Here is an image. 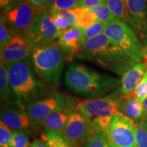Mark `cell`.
<instances>
[{"label":"cell","instance_id":"cell-1","mask_svg":"<svg viewBox=\"0 0 147 147\" xmlns=\"http://www.w3.org/2000/svg\"><path fill=\"white\" fill-rule=\"evenodd\" d=\"M119 82L115 77L77 62L69 64L64 76V83L69 91L90 99L104 94Z\"/></svg>","mask_w":147,"mask_h":147},{"label":"cell","instance_id":"cell-2","mask_svg":"<svg viewBox=\"0 0 147 147\" xmlns=\"http://www.w3.org/2000/svg\"><path fill=\"white\" fill-rule=\"evenodd\" d=\"M77 58L94 63L118 75L123 74L136 65L104 33L84 42L81 54Z\"/></svg>","mask_w":147,"mask_h":147},{"label":"cell","instance_id":"cell-3","mask_svg":"<svg viewBox=\"0 0 147 147\" xmlns=\"http://www.w3.org/2000/svg\"><path fill=\"white\" fill-rule=\"evenodd\" d=\"M67 59L57 42L34 47L28 63L44 83L52 88L61 82Z\"/></svg>","mask_w":147,"mask_h":147},{"label":"cell","instance_id":"cell-4","mask_svg":"<svg viewBox=\"0 0 147 147\" xmlns=\"http://www.w3.org/2000/svg\"><path fill=\"white\" fill-rule=\"evenodd\" d=\"M10 88L21 108L45 97L47 89L44 82L35 75L32 66L25 61L6 64Z\"/></svg>","mask_w":147,"mask_h":147},{"label":"cell","instance_id":"cell-5","mask_svg":"<svg viewBox=\"0 0 147 147\" xmlns=\"http://www.w3.org/2000/svg\"><path fill=\"white\" fill-rule=\"evenodd\" d=\"M118 101L112 95H107L80 102L75 108L89 121L91 132L98 129L106 131L114 116L119 113Z\"/></svg>","mask_w":147,"mask_h":147},{"label":"cell","instance_id":"cell-6","mask_svg":"<svg viewBox=\"0 0 147 147\" xmlns=\"http://www.w3.org/2000/svg\"><path fill=\"white\" fill-rule=\"evenodd\" d=\"M104 33L136 64L145 60L144 49L138 35L125 22L117 20L108 25Z\"/></svg>","mask_w":147,"mask_h":147},{"label":"cell","instance_id":"cell-7","mask_svg":"<svg viewBox=\"0 0 147 147\" xmlns=\"http://www.w3.org/2000/svg\"><path fill=\"white\" fill-rule=\"evenodd\" d=\"M39 11L25 0H18L3 10L1 19L6 24L14 37L26 40Z\"/></svg>","mask_w":147,"mask_h":147},{"label":"cell","instance_id":"cell-8","mask_svg":"<svg viewBox=\"0 0 147 147\" xmlns=\"http://www.w3.org/2000/svg\"><path fill=\"white\" fill-rule=\"evenodd\" d=\"M79 103L76 98L55 93L29 104L25 110L35 123L40 124L51 113L60 110L75 109Z\"/></svg>","mask_w":147,"mask_h":147},{"label":"cell","instance_id":"cell-9","mask_svg":"<svg viewBox=\"0 0 147 147\" xmlns=\"http://www.w3.org/2000/svg\"><path fill=\"white\" fill-rule=\"evenodd\" d=\"M106 133L116 146L136 147V123L122 113L114 116Z\"/></svg>","mask_w":147,"mask_h":147},{"label":"cell","instance_id":"cell-10","mask_svg":"<svg viewBox=\"0 0 147 147\" xmlns=\"http://www.w3.org/2000/svg\"><path fill=\"white\" fill-rule=\"evenodd\" d=\"M59 36V32L51 20L47 9L45 8L38 12L26 40L33 47H38L51 43Z\"/></svg>","mask_w":147,"mask_h":147},{"label":"cell","instance_id":"cell-11","mask_svg":"<svg viewBox=\"0 0 147 147\" xmlns=\"http://www.w3.org/2000/svg\"><path fill=\"white\" fill-rule=\"evenodd\" d=\"M91 133V125L87 119L80 111L76 108L74 109L62 134L72 147H80L85 144Z\"/></svg>","mask_w":147,"mask_h":147},{"label":"cell","instance_id":"cell-12","mask_svg":"<svg viewBox=\"0 0 147 147\" xmlns=\"http://www.w3.org/2000/svg\"><path fill=\"white\" fill-rule=\"evenodd\" d=\"M0 119L1 122L14 131L32 133L36 125L25 109L15 106H5L1 107Z\"/></svg>","mask_w":147,"mask_h":147},{"label":"cell","instance_id":"cell-13","mask_svg":"<svg viewBox=\"0 0 147 147\" xmlns=\"http://www.w3.org/2000/svg\"><path fill=\"white\" fill-rule=\"evenodd\" d=\"M130 27L144 43L147 42V2L146 0H125Z\"/></svg>","mask_w":147,"mask_h":147},{"label":"cell","instance_id":"cell-14","mask_svg":"<svg viewBox=\"0 0 147 147\" xmlns=\"http://www.w3.org/2000/svg\"><path fill=\"white\" fill-rule=\"evenodd\" d=\"M34 47L26 40L14 37L8 45L1 48V61L5 65L19 61L28 63Z\"/></svg>","mask_w":147,"mask_h":147},{"label":"cell","instance_id":"cell-15","mask_svg":"<svg viewBox=\"0 0 147 147\" xmlns=\"http://www.w3.org/2000/svg\"><path fill=\"white\" fill-rule=\"evenodd\" d=\"M58 45L61 48L67 61H71L74 57H78L82 53L84 44L83 32L80 27H71L64 31L57 40Z\"/></svg>","mask_w":147,"mask_h":147},{"label":"cell","instance_id":"cell-16","mask_svg":"<svg viewBox=\"0 0 147 147\" xmlns=\"http://www.w3.org/2000/svg\"><path fill=\"white\" fill-rule=\"evenodd\" d=\"M147 71L146 63H139L123 74L121 81L120 92L123 96L131 94L144 79Z\"/></svg>","mask_w":147,"mask_h":147},{"label":"cell","instance_id":"cell-17","mask_svg":"<svg viewBox=\"0 0 147 147\" xmlns=\"http://www.w3.org/2000/svg\"><path fill=\"white\" fill-rule=\"evenodd\" d=\"M118 110L119 113L132 119L136 124L144 120L142 103L136 99L134 92L119 100Z\"/></svg>","mask_w":147,"mask_h":147},{"label":"cell","instance_id":"cell-18","mask_svg":"<svg viewBox=\"0 0 147 147\" xmlns=\"http://www.w3.org/2000/svg\"><path fill=\"white\" fill-rule=\"evenodd\" d=\"M73 110L65 109L55 111L46 117L40 124L44 127L46 130H52L63 133L69 115Z\"/></svg>","mask_w":147,"mask_h":147},{"label":"cell","instance_id":"cell-19","mask_svg":"<svg viewBox=\"0 0 147 147\" xmlns=\"http://www.w3.org/2000/svg\"><path fill=\"white\" fill-rule=\"evenodd\" d=\"M0 94L1 102L6 104V106H17L21 108L19 102L9 84L8 68L1 61L0 64Z\"/></svg>","mask_w":147,"mask_h":147},{"label":"cell","instance_id":"cell-20","mask_svg":"<svg viewBox=\"0 0 147 147\" xmlns=\"http://www.w3.org/2000/svg\"><path fill=\"white\" fill-rule=\"evenodd\" d=\"M106 5L117 20L125 22L129 25L130 20L127 10L125 0H106Z\"/></svg>","mask_w":147,"mask_h":147},{"label":"cell","instance_id":"cell-21","mask_svg":"<svg viewBox=\"0 0 147 147\" xmlns=\"http://www.w3.org/2000/svg\"><path fill=\"white\" fill-rule=\"evenodd\" d=\"M42 136L48 147H72L61 132L45 129Z\"/></svg>","mask_w":147,"mask_h":147},{"label":"cell","instance_id":"cell-22","mask_svg":"<svg viewBox=\"0 0 147 147\" xmlns=\"http://www.w3.org/2000/svg\"><path fill=\"white\" fill-rule=\"evenodd\" d=\"M85 147H113L107 134L104 130L98 129L91 132L84 144Z\"/></svg>","mask_w":147,"mask_h":147},{"label":"cell","instance_id":"cell-23","mask_svg":"<svg viewBox=\"0 0 147 147\" xmlns=\"http://www.w3.org/2000/svg\"><path fill=\"white\" fill-rule=\"evenodd\" d=\"M89 10L91 13L93 14L97 21L104 23L107 27L117 21V18L111 13L106 4L89 9Z\"/></svg>","mask_w":147,"mask_h":147},{"label":"cell","instance_id":"cell-24","mask_svg":"<svg viewBox=\"0 0 147 147\" xmlns=\"http://www.w3.org/2000/svg\"><path fill=\"white\" fill-rule=\"evenodd\" d=\"M75 9L78 17V27L87 29L97 21L93 14L90 12L89 9L82 8L80 7H77Z\"/></svg>","mask_w":147,"mask_h":147},{"label":"cell","instance_id":"cell-25","mask_svg":"<svg viewBox=\"0 0 147 147\" xmlns=\"http://www.w3.org/2000/svg\"><path fill=\"white\" fill-rule=\"evenodd\" d=\"M78 7V0H55L47 9L49 12L72 10Z\"/></svg>","mask_w":147,"mask_h":147},{"label":"cell","instance_id":"cell-26","mask_svg":"<svg viewBox=\"0 0 147 147\" xmlns=\"http://www.w3.org/2000/svg\"><path fill=\"white\" fill-rule=\"evenodd\" d=\"M48 12H49V15L51 16V20L54 23L60 35L64 31L71 28V25L69 20L66 18L63 15H62L59 12H49V11H48Z\"/></svg>","mask_w":147,"mask_h":147},{"label":"cell","instance_id":"cell-27","mask_svg":"<svg viewBox=\"0 0 147 147\" xmlns=\"http://www.w3.org/2000/svg\"><path fill=\"white\" fill-rule=\"evenodd\" d=\"M106 27H107V26L104 25V23L97 21L89 28L82 29L84 43L87 42L88 40L103 34Z\"/></svg>","mask_w":147,"mask_h":147},{"label":"cell","instance_id":"cell-28","mask_svg":"<svg viewBox=\"0 0 147 147\" xmlns=\"http://www.w3.org/2000/svg\"><path fill=\"white\" fill-rule=\"evenodd\" d=\"M136 147H147V121L136 124Z\"/></svg>","mask_w":147,"mask_h":147},{"label":"cell","instance_id":"cell-29","mask_svg":"<svg viewBox=\"0 0 147 147\" xmlns=\"http://www.w3.org/2000/svg\"><path fill=\"white\" fill-rule=\"evenodd\" d=\"M0 147H13L12 130L0 121Z\"/></svg>","mask_w":147,"mask_h":147},{"label":"cell","instance_id":"cell-30","mask_svg":"<svg viewBox=\"0 0 147 147\" xmlns=\"http://www.w3.org/2000/svg\"><path fill=\"white\" fill-rule=\"evenodd\" d=\"M12 145L13 147H30L26 132L12 130Z\"/></svg>","mask_w":147,"mask_h":147},{"label":"cell","instance_id":"cell-31","mask_svg":"<svg viewBox=\"0 0 147 147\" xmlns=\"http://www.w3.org/2000/svg\"><path fill=\"white\" fill-rule=\"evenodd\" d=\"M14 38L10 29L7 25L1 19L0 21V47H4Z\"/></svg>","mask_w":147,"mask_h":147},{"label":"cell","instance_id":"cell-32","mask_svg":"<svg viewBox=\"0 0 147 147\" xmlns=\"http://www.w3.org/2000/svg\"><path fill=\"white\" fill-rule=\"evenodd\" d=\"M134 95L140 102L143 103L147 97V71L144 78L134 91Z\"/></svg>","mask_w":147,"mask_h":147},{"label":"cell","instance_id":"cell-33","mask_svg":"<svg viewBox=\"0 0 147 147\" xmlns=\"http://www.w3.org/2000/svg\"><path fill=\"white\" fill-rule=\"evenodd\" d=\"M106 4V0H78V7L91 9L95 7Z\"/></svg>","mask_w":147,"mask_h":147},{"label":"cell","instance_id":"cell-34","mask_svg":"<svg viewBox=\"0 0 147 147\" xmlns=\"http://www.w3.org/2000/svg\"><path fill=\"white\" fill-rule=\"evenodd\" d=\"M25 1L38 10L45 9V5H44L45 0H25Z\"/></svg>","mask_w":147,"mask_h":147},{"label":"cell","instance_id":"cell-35","mask_svg":"<svg viewBox=\"0 0 147 147\" xmlns=\"http://www.w3.org/2000/svg\"><path fill=\"white\" fill-rule=\"evenodd\" d=\"M30 147H48L47 142L45 140L37 139L33 142L30 145Z\"/></svg>","mask_w":147,"mask_h":147},{"label":"cell","instance_id":"cell-36","mask_svg":"<svg viewBox=\"0 0 147 147\" xmlns=\"http://www.w3.org/2000/svg\"><path fill=\"white\" fill-rule=\"evenodd\" d=\"M18 0H0V5H1V10H4L10 6L14 3H15Z\"/></svg>","mask_w":147,"mask_h":147},{"label":"cell","instance_id":"cell-37","mask_svg":"<svg viewBox=\"0 0 147 147\" xmlns=\"http://www.w3.org/2000/svg\"><path fill=\"white\" fill-rule=\"evenodd\" d=\"M142 105H143V109H144V120H146L147 121V97L144 100V102H143Z\"/></svg>","mask_w":147,"mask_h":147},{"label":"cell","instance_id":"cell-38","mask_svg":"<svg viewBox=\"0 0 147 147\" xmlns=\"http://www.w3.org/2000/svg\"><path fill=\"white\" fill-rule=\"evenodd\" d=\"M55 1V0H45V3H44V5H45V8H48V7L52 4Z\"/></svg>","mask_w":147,"mask_h":147},{"label":"cell","instance_id":"cell-39","mask_svg":"<svg viewBox=\"0 0 147 147\" xmlns=\"http://www.w3.org/2000/svg\"><path fill=\"white\" fill-rule=\"evenodd\" d=\"M144 54H145V60L147 61V45L144 49Z\"/></svg>","mask_w":147,"mask_h":147},{"label":"cell","instance_id":"cell-40","mask_svg":"<svg viewBox=\"0 0 147 147\" xmlns=\"http://www.w3.org/2000/svg\"><path fill=\"white\" fill-rule=\"evenodd\" d=\"M113 147H117V146H115V145L113 144Z\"/></svg>","mask_w":147,"mask_h":147},{"label":"cell","instance_id":"cell-41","mask_svg":"<svg viewBox=\"0 0 147 147\" xmlns=\"http://www.w3.org/2000/svg\"><path fill=\"white\" fill-rule=\"evenodd\" d=\"M146 65H147V61H146Z\"/></svg>","mask_w":147,"mask_h":147},{"label":"cell","instance_id":"cell-42","mask_svg":"<svg viewBox=\"0 0 147 147\" xmlns=\"http://www.w3.org/2000/svg\"><path fill=\"white\" fill-rule=\"evenodd\" d=\"M146 2H147V0H146Z\"/></svg>","mask_w":147,"mask_h":147}]
</instances>
